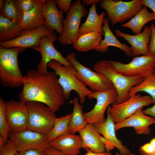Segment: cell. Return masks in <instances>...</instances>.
I'll return each mask as SVG.
<instances>
[{
    "label": "cell",
    "mask_w": 155,
    "mask_h": 155,
    "mask_svg": "<svg viewBox=\"0 0 155 155\" xmlns=\"http://www.w3.org/2000/svg\"><path fill=\"white\" fill-rule=\"evenodd\" d=\"M24 31L20 24L0 14V42L14 40Z\"/></svg>",
    "instance_id": "25"
},
{
    "label": "cell",
    "mask_w": 155,
    "mask_h": 155,
    "mask_svg": "<svg viewBox=\"0 0 155 155\" xmlns=\"http://www.w3.org/2000/svg\"><path fill=\"white\" fill-rule=\"evenodd\" d=\"M39 1L40 0H18L19 7L23 16L32 9Z\"/></svg>",
    "instance_id": "33"
},
{
    "label": "cell",
    "mask_w": 155,
    "mask_h": 155,
    "mask_svg": "<svg viewBox=\"0 0 155 155\" xmlns=\"http://www.w3.org/2000/svg\"><path fill=\"white\" fill-rule=\"evenodd\" d=\"M76 69L77 78L93 92L103 91L115 87L105 75L85 67L76 59L75 54H68L66 58Z\"/></svg>",
    "instance_id": "8"
},
{
    "label": "cell",
    "mask_w": 155,
    "mask_h": 155,
    "mask_svg": "<svg viewBox=\"0 0 155 155\" xmlns=\"http://www.w3.org/2000/svg\"><path fill=\"white\" fill-rule=\"evenodd\" d=\"M93 125L97 131L103 136L101 137V139L105 146L106 152H110L116 148L121 154L130 153L129 150L116 137L115 123L108 111L107 117L104 122L102 123H94Z\"/></svg>",
    "instance_id": "16"
},
{
    "label": "cell",
    "mask_w": 155,
    "mask_h": 155,
    "mask_svg": "<svg viewBox=\"0 0 155 155\" xmlns=\"http://www.w3.org/2000/svg\"><path fill=\"white\" fill-rule=\"evenodd\" d=\"M4 4V0H0V10H1L3 7Z\"/></svg>",
    "instance_id": "45"
},
{
    "label": "cell",
    "mask_w": 155,
    "mask_h": 155,
    "mask_svg": "<svg viewBox=\"0 0 155 155\" xmlns=\"http://www.w3.org/2000/svg\"><path fill=\"white\" fill-rule=\"evenodd\" d=\"M142 3L143 6L149 7L153 11L155 20V0H142ZM154 26L155 28V23Z\"/></svg>",
    "instance_id": "39"
},
{
    "label": "cell",
    "mask_w": 155,
    "mask_h": 155,
    "mask_svg": "<svg viewBox=\"0 0 155 155\" xmlns=\"http://www.w3.org/2000/svg\"><path fill=\"white\" fill-rule=\"evenodd\" d=\"M6 143L1 136L0 135V148L3 146Z\"/></svg>",
    "instance_id": "44"
},
{
    "label": "cell",
    "mask_w": 155,
    "mask_h": 155,
    "mask_svg": "<svg viewBox=\"0 0 155 155\" xmlns=\"http://www.w3.org/2000/svg\"><path fill=\"white\" fill-rule=\"evenodd\" d=\"M141 92L149 94L152 99V103L155 104V75L152 73L146 76L140 84L131 88L129 92V96Z\"/></svg>",
    "instance_id": "30"
},
{
    "label": "cell",
    "mask_w": 155,
    "mask_h": 155,
    "mask_svg": "<svg viewBox=\"0 0 155 155\" xmlns=\"http://www.w3.org/2000/svg\"><path fill=\"white\" fill-rule=\"evenodd\" d=\"M8 138L18 152L32 149L45 151L50 146L47 135L28 129L11 132Z\"/></svg>",
    "instance_id": "12"
},
{
    "label": "cell",
    "mask_w": 155,
    "mask_h": 155,
    "mask_svg": "<svg viewBox=\"0 0 155 155\" xmlns=\"http://www.w3.org/2000/svg\"><path fill=\"white\" fill-rule=\"evenodd\" d=\"M72 102L73 108L69 125V132L75 133L83 129L87 123L84 116L82 106L79 103L78 98H75Z\"/></svg>",
    "instance_id": "28"
},
{
    "label": "cell",
    "mask_w": 155,
    "mask_h": 155,
    "mask_svg": "<svg viewBox=\"0 0 155 155\" xmlns=\"http://www.w3.org/2000/svg\"><path fill=\"white\" fill-rule=\"evenodd\" d=\"M55 2L58 7L62 10L64 13H67L69 11L71 6V0H55Z\"/></svg>",
    "instance_id": "35"
},
{
    "label": "cell",
    "mask_w": 155,
    "mask_h": 155,
    "mask_svg": "<svg viewBox=\"0 0 155 155\" xmlns=\"http://www.w3.org/2000/svg\"><path fill=\"white\" fill-rule=\"evenodd\" d=\"M55 41L47 36H44L41 38L37 46L32 48L39 52L41 55L42 59L38 65L37 70L42 74L45 75L48 73L47 63L53 60L59 62L63 65L72 66L55 48L53 44Z\"/></svg>",
    "instance_id": "13"
},
{
    "label": "cell",
    "mask_w": 155,
    "mask_h": 155,
    "mask_svg": "<svg viewBox=\"0 0 155 155\" xmlns=\"http://www.w3.org/2000/svg\"><path fill=\"white\" fill-rule=\"evenodd\" d=\"M153 74H154V75H155V70H154V73H153Z\"/></svg>",
    "instance_id": "49"
},
{
    "label": "cell",
    "mask_w": 155,
    "mask_h": 155,
    "mask_svg": "<svg viewBox=\"0 0 155 155\" xmlns=\"http://www.w3.org/2000/svg\"><path fill=\"white\" fill-rule=\"evenodd\" d=\"M46 36L55 40L57 36L45 25H42L37 29L30 31H24L17 38L7 42H0V47L11 48L14 47L32 48L37 46L40 38Z\"/></svg>",
    "instance_id": "15"
},
{
    "label": "cell",
    "mask_w": 155,
    "mask_h": 155,
    "mask_svg": "<svg viewBox=\"0 0 155 155\" xmlns=\"http://www.w3.org/2000/svg\"><path fill=\"white\" fill-rule=\"evenodd\" d=\"M102 36L98 31L89 32L80 35L73 44V46L76 50L80 52L95 50L102 40Z\"/></svg>",
    "instance_id": "26"
},
{
    "label": "cell",
    "mask_w": 155,
    "mask_h": 155,
    "mask_svg": "<svg viewBox=\"0 0 155 155\" xmlns=\"http://www.w3.org/2000/svg\"><path fill=\"white\" fill-rule=\"evenodd\" d=\"M86 151V153L83 155H111V153L110 152H105L101 153H96L93 152L88 148L84 149Z\"/></svg>",
    "instance_id": "42"
},
{
    "label": "cell",
    "mask_w": 155,
    "mask_h": 155,
    "mask_svg": "<svg viewBox=\"0 0 155 155\" xmlns=\"http://www.w3.org/2000/svg\"><path fill=\"white\" fill-rule=\"evenodd\" d=\"M117 72L127 76L145 77L155 70V55L149 54L134 57L127 63L109 60Z\"/></svg>",
    "instance_id": "9"
},
{
    "label": "cell",
    "mask_w": 155,
    "mask_h": 155,
    "mask_svg": "<svg viewBox=\"0 0 155 155\" xmlns=\"http://www.w3.org/2000/svg\"><path fill=\"white\" fill-rule=\"evenodd\" d=\"M55 71H49L45 75L31 70L24 76L23 89L20 93V101L41 103L55 113L65 102L63 90Z\"/></svg>",
    "instance_id": "1"
},
{
    "label": "cell",
    "mask_w": 155,
    "mask_h": 155,
    "mask_svg": "<svg viewBox=\"0 0 155 155\" xmlns=\"http://www.w3.org/2000/svg\"><path fill=\"white\" fill-rule=\"evenodd\" d=\"M101 0H82V4L84 5H86L88 6L89 5L93 4L94 3H97L100 2Z\"/></svg>",
    "instance_id": "43"
},
{
    "label": "cell",
    "mask_w": 155,
    "mask_h": 155,
    "mask_svg": "<svg viewBox=\"0 0 155 155\" xmlns=\"http://www.w3.org/2000/svg\"><path fill=\"white\" fill-rule=\"evenodd\" d=\"M114 31L118 37L123 38L130 44L133 56L149 54L148 46L151 35V27L145 26L142 32L134 35L123 33L118 29Z\"/></svg>",
    "instance_id": "17"
},
{
    "label": "cell",
    "mask_w": 155,
    "mask_h": 155,
    "mask_svg": "<svg viewBox=\"0 0 155 155\" xmlns=\"http://www.w3.org/2000/svg\"><path fill=\"white\" fill-rule=\"evenodd\" d=\"M78 132L82 139V148H88L96 153L106 152L105 146L101 140L102 136L93 124L87 123L83 129Z\"/></svg>",
    "instance_id": "20"
},
{
    "label": "cell",
    "mask_w": 155,
    "mask_h": 155,
    "mask_svg": "<svg viewBox=\"0 0 155 155\" xmlns=\"http://www.w3.org/2000/svg\"><path fill=\"white\" fill-rule=\"evenodd\" d=\"M43 15L45 20V25L54 32L55 30L59 35L63 32L62 21L63 12L59 10L55 0H47L43 8Z\"/></svg>",
    "instance_id": "21"
},
{
    "label": "cell",
    "mask_w": 155,
    "mask_h": 155,
    "mask_svg": "<svg viewBox=\"0 0 155 155\" xmlns=\"http://www.w3.org/2000/svg\"><path fill=\"white\" fill-rule=\"evenodd\" d=\"M154 20L153 12H149L147 7L144 6L128 22L121 26L129 28L136 34L141 32L146 24Z\"/></svg>",
    "instance_id": "27"
},
{
    "label": "cell",
    "mask_w": 155,
    "mask_h": 155,
    "mask_svg": "<svg viewBox=\"0 0 155 155\" xmlns=\"http://www.w3.org/2000/svg\"><path fill=\"white\" fill-rule=\"evenodd\" d=\"M117 96L115 87L103 91L93 92L87 97L90 99L95 98L97 102L94 108L90 111L83 113L85 121L87 123H99L104 122L106 120L104 113L106 108L111 104H114Z\"/></svg>",
    "instance_id": "10"
},
{
    "label": "cell",
    "mask_w": 155,
    "mask_h": 155,
    "mask_svg": "<svg viewBox=\"0 0 155 155\" xmlns=\"http://www.w3.org/2000/svg\"><path fill=\"white\" fill-rule=\"evenodd\" d=\"M5 110V102L0 97V135L6 144L9 140V134L11 131L6 119Z\"/></svg>",
    "instance_id": "32"
},
{
    "label": "cell",
    "mask_w": 155,
    "mask_h": 155,
    "mask_svg": "<svg viewBox=\"0 0 155 155\" xmlns=\"http://www.w3.org/2000/svg\"><path fill=\"white\" fill-rule=\"evenodd\" d=\"M16 155H45V151L38 149H29L18 151Z\"/></svg>",
    "instance_id": "38"
},
{
    "label": "cell",
    "mask_w": 155,
    "mask_h": 155,
    "mask_svg": "<svg viewBox=\"0 0 155 155\" xmlns=\"http://www.w3.org/2000/svg\"><path fill=\"white\" fill-rule=\"evenodd\" d=\"M72 115L71 113L55 119L53 129L47 135L49 142L57 137L69 133V125Z\"/></svg>",
    "instance_id": "29"
},
{
    "label": "cell",
    "mask_w": 155,
    "mask_h": 155,
    "mask_svg": "<svg viewBox=\"0 0 155 155\" xmlns=\"http://www.w3.org/2000/svg\"><path fill=\"white\" fill-rule=\"evenodd\" d=\"M114 155H135L133 154L132 153H129L126 154L122 155L121 154L119 153L116 152L115 153Z\"/></svg>",
    "instance_id": "47"
},
{
    "label": "cell",
    "mask_w": 155,
    "mask_h": 155,
    "mask_svg": "<svg viewBox=\"0 0 155 155\" xmlns=\"http://www.w3.org/2000/svg\"><path fill=\"white\" fill-rule=\"evenodd\" d=\"M155 152V149L150 143L142 146L139 149V152L141 155H151Z\"/></svg>",
    "instance_id": "37"
},
{
    "label": "cell",
    "mask_w": 155,
    "mask_h": 155,
    "mask_svg": "<svg viewBox=\"0 0 155 155\" xmlns=\"http://www.w3.org/2000/svg\"><path fill=\"white\" fill-rule=\"evenodd\" d=\"M0 14L20 25L23 15L20 9L18 0H4L3 8Z\"/></svg>",
    "instance_id": "31"
},
{
    "label": "cell",
    "mask_w": 155,
    "mask_h": 155,
    "mask_svg": "<svg viewBox=\"0 0 155 155\" xmlns=\"http://www.w3.org/2000/svg\"><path fill=\"white\" fill-rule=\"evenodd\" d=\"M49 144L65 155H78L82 148V139L80 135L69 133L55 138Z\"/></svg>",
    "instance_id": "19"
},
{
    "label": "cell",
    "mask_w": 155,
    "mask_h": 155,
    "mask_svg": "<svg viewBox=\"0 0 155 155\" xmlns=\"http://www.w3.org/2000/svg\"><path fill=\"white\" fill-rule=\"evenodd\" d=\"M93 70L106 76L116 89L117 96L115 103L118 104L127 100L130 97L129 92L131 88L141 82L144 77L140 76L129 77L117 72L109 60H101L93 66Z\"/></svg>",
    "instance_id": "3"
},
{
    "label": "cell",
    "mask_w": 155,
    "mask_h": 155,
    "mask_svg": "<svg viewBox=\"0 0 155 155\" xmlns=\"http://www.w3.org/2000/svg\"><path fill=\"white\" fill-rule=\"evenodd\" d=\"M26 49L0 47V82L3 86L13 88L23 85L24 76L20 69L18 56Z\"/></svg>",
    "instance_id": "2"
},
{
    "label": "cell",
    "mask_w": 155,
    "mask_h": 155,
    "mask_svg": "<svg viewBox=\"0 0 155 155\" xmlns=\"http://www.w3.org/2000/svg\"><path fill=\"white\" fill-rule=\"evenodd\" d=\"M100 7L106 11L107 19L113 27L118 23H123L132 18L143 6L142 0L128 1L122 0H102Z\"/></svg>",
    "instance_id": "7"
},
{
    "label": "cell",
    "mask_w": 155,
    "mask_h": 155,
    "mask_svg": "<svg viewBox=\"0 0 155 155\" xmlns=\"http://www.w3.org/2000/svg\"><path fill=\"white\" fill-rule=\"evenodd\" d=\"M88 12L81 0L74 1L71 3L66 17L62 21L63 32L58 39L60 43L63 45L73 44L76 41L80 36L81 19L86 16Z\"/></svg>",
    "instance_id": "5"
},
{
    "label": "cell",
    "mask_w": 155,
    "mask_h": 155,
    "mask_svg": "<svg viewBox=\"0 0 155 155\" xmlns=\"http://www.w3.org/2000/svg\"><path fill=\"white\" fill-rule=\"evenodd\" d=\"M153 103L151 98L148 96L135 94L121 103L109 105L107 111L114 123L120 122L133 115L139 108Z\"/></svg>",
    "instance_id": "11"
},
{
    "label": "cell",
    "mask_w": 155,
    "mask_h": 155,
    "mask_svg": "<svg viewBox=\"0 0 155 155\" xmlns=\"http://www.w3.org/2000/svg\"><path fill=\"white\" fill-rule=\"evenodd\" d=\"M151 155H155V152L154 153Z\"/></svg>",
    "instance_id": "48"
},
{
    "label": "cell",
    "mask_w": 155,
    "mask_h": 155,
    "mask_svg": "<svg viewBox=\"0 0 155 155\" xmlns=\"http://www.w3.org/2000/svg\"><path fill=\"white\" fill-rule=\"evenodd\" d=\"M47 66L53 69L59 76V82L63 89L65 100L69 99L71 92L74 90L78 94L80 103L82 104L86 97L93 92L77 78V71L72 66L63 65L53 60L48 63Z\"/></svg>",
    "instance_id": "4"
},
{
    "label": "cell",
    "mask_w": 155,
    "mask_h": 155,
    "mask_svg": "<svg viewBox=\"0 0 155 155\" xmlns=\"http://www.w3.org/2000/svg\"><path fill=\"white\" fill-rule=\"evenodd\" d=\"M46 1V0H40L39 3L32 9L23 15L20 25L24 30H32L41 26L45 25L43 8Z\"/></svg>",
    "instance_id": "22"
},
{
    "label": "cell",
    "mask_w": 155,
    "mask_h": 155,
    "mask_svg": "<svg viewBox=\"0 0 155 155\" xmlns=\"http://www.w3.org/2000/svg\"><path fill=\"white\" fill-rule=\"evenodd\" d=\"M150 27L152 32L150 42L148 46V52L149 54L155 55V28L154 24L152 23Z\"/></svg>",
    "instance_id": "36"
},
{
    "label": "cell",
    "mask_w": 155,
    "mask_h": 155,
    "mask_svg": "<svg viewBox=\"0 0 155 155\" xmlns=\"http://www.w3.org/2000/svg\"><path fill=\"white\" fill-rule=\"evenodd\" d=\"M45 151V155H65L60 150L50 146Z\"/></svg>",
    "instance_id": "40"
},
{
    "label": "cell",
    "mask_w": 155,
    "mask_h": 155,
    "mask_svg": "<svg viewBox=\"0 0 155 155\" xmlns=\"http://www.w3.org/2000/svg\"><path fill=\"white\" fill-rule=\"evenodd\" d=\"M28 112L27 129L47 135L56 118L55 113L44 104L36 101L26 103Z\"/></svg>",
    "instance_id": "6"
},
{
    "label": "cell",
    "mask_w": 155,
    "mask_h": 155,
    "mask_svg": "<svg viewBox=\"0 0 155 155\" xmlns=\"http://www.w3.org/2000/svg\"><path fill=\"white\" fill-rule=\"evenodd\" d=\"M18 152L13 143L9 139L0 148V155H16Z\"/></svg>",
    "instance_id": "34"
},
{
    "label": "cell",
    "mask_w": 155,
    "mask_h": 155,
    "mask_svg": "<svg viewBox=\"0 0 155 155\" xmlns=\"http://www.w3.org/2000/svg\"><path fill=\"white\" fill-rule=\"evenodd\" d=\"M5 115L11 132L27 129L28 112L26 103L13 99L5 102Z\"/></svg>",
    "instance_id": "14"
},
{
    "label": "cell",
    "mask_w": 155,
    "mask_h": 155,
    "mask_svg": "<svg viewBox=\"0 0 155 155\" xmlns=\"http://www.w3.org/2000/svg\"><path fill=\"white\" fill-rule=\"evenodd\" d=\"M143 108H139L129 117L115 124V131L123 128L132 127L138 134H149L151 131L149 126L155 124V119L144 114Z\"/></svg>",
    "instance_id": "18"
},
{
    "label": "cell",
    "mask_w": 155,
    "mask_h": 155,
    "mask_svg": "<svg viewBox=\"0 0 155 155\" xmlns=\"http://www.w3.org/2000/svg\"><path fill=\"white\" fill-rule=\"evenodd\" d=\"M102 28L104 34V38L102 40L97 48L95 50L102 53L107 52L108 47L113 46L123 51L129 57L133 56L130 47L127 45L119 41L112 32L109 27V21L107 18H104Z\"/></svg>",
    "instance_id": "23"
},
{
    "label": "cell",
    "mask_w": 155,
    "mask_h": 155,
    "mask_svg": "<svg viewBox=\"0 0 155 155\" xmlns=\"http://www.w3.org/2000/svg\"><path fill=\"white\" fill-rule=\"evenodd\" d=\"M150 143L155 149V138L153 139L150 142Z\"/></svg>",
    "instance_id": "46"
},
{
    "label": "cell",
    "mask_w": 155,
    "mask_h": 155,
    "mask_svg": "<svg viewBox=\"0 0 155 155\" xmlns=\"http://www.w3.org/2000/svg\"><path fill=\"white\" fill-rule=\"evenodd\" d=\"M96 3L92 5L86 20L80 26V35L93 31H98L102 35L104 34L102 28L103 22L105 13L102 12L99 15L97 13Z\"/></svg>",
    "instance_id": "24"
},
{
    "label": "cell",
    "mask_w": 155,
    "mask_h": 155,
    "mask_svg": "<svg viewBox=\"0 0 155 155\" xmlns=\"http://www.w3.org/2000/svg\"><path fill=\"white\" fill-rule=\"evenodd\" d=\"M143 112L144 114L149 115L155 119V104L150 107H148L143 110Z\"/></svg>",
    "instance_id": "41"
}]
</instances>
